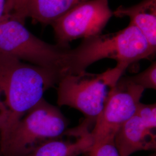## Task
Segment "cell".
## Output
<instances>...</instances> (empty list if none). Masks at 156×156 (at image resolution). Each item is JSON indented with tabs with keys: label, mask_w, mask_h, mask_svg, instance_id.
<instances>
[{
	"label": "cell",
	"mask_w": 156,
	"mask_h": 156,
	"mask_svg": "<svg viewBox=\"0 0 156 156\" xmlns=\"http://www.w3.org/2000/svg\"><path fill=\"white\" fill-rule=\"evenodd\" d=\"M2 93L0 90V130L5 123L8 115V111L5 104L4 102V100H3L2 98Z\"/></svg>",
	"instance_id": "2e32d148"
},
{
	"label": "cell",
	"mask_w": 156,
	"mask_h": 156,
	"mask_svg": "<svg viewBox=\"0 0 156 156\" xmlns=\"http://www.w3.org/2000/svg\"><path fill=\"white\" fill-rule=\"evenodd\" d=\"M150 156H156V154L154 153V154H151V155Z\"/></svg>",
	"instance_id": "ac0fdd59"
},
{
	"label": "cell",
	"mask_w": 156,
	"mask_h": 156,
	"mask_svg": "<svg viewBox=\"0 0 156 156\" xmlns=\"http://www.w3.org/2000/svg\"><path fill=\"white\" fill-rule=\"evenodd\" d=\"M95 156H120L114 142H108L98 149Z\"/></svg>",
	"instance_id": "9a60e30c"
},
{
	"label": "cell",
	"mask_w": 156,
	"mask_h": 156,
	"mask_svg": "<svg viewBox=\"0 0 156 156\" xmlns=\"http://www.w3.org/2000/svg\"><path fill=\"white\" fill-rule=\"evenodd\" d=\"M69 49L41 40L10 15L0 20V55L54 70L62 76L69 73Z\"/></svg>",
	"instance_id": "5b68a950"
},
{
	"label": "cell",
	"mask_w": 156,
	"mask_h": 156,
	"mask_svg": "<svg viewBox=\"0 0 156 156\" xmlns=\"http://www.w3.org/2000/svg\"><path fill=\"white\" fill-rule=\"evenodd\" d=\"M144 90L128 76L119 79L91 131L93 146L88 156H95L101 146L114 142L118 130L135 113Z\"/></svg>",
	"instance_id": "8992f818"
},
{
	"label": "cell",
	"mask_w": 156,
	"mask_h": 156,
	"mask_svg": "<svg viewBox=\"0 0 156 156\" xmlns=\"http://www.w3.org/2000/svg\"><path fill=\"white\" fill-rule=\"evenodd\" d=\"M62 77L54 70L0 55V90L8 111L0 138L43 98L46 90L57 85Z\"/></svg>",
	"instance_id": "6da1fadb"
},
{
	"label": "cell",
	"mask_w": 156,
	"mask_h": 156,
	"mask_svg": "<svg viewBox=\"0 0 156 156\" xmlns=\"http://www.w3.org/2000/svg\"><path fill=\"white\" fill-rule=\"evenodd\" d=\"M128 78L134 83L141 87L144 90L146 89L156 90V62H153L144 71L135 76H128Z\"/></svg>",
	"instance_id": "7c38bea8"
},
{
	"label": "cell",
	"mask_w": 156,
	"mask_h": 156,
	"mask_svg": "<svg viewBox=\"0 0 156 156\" xmlns=\"http://www.w3.org/2000/svg\"><path fill=\"white\" fill-rule=\"evenodd\" d=\"M113 15L108 0H89L78 4L51 23L57 45L69 48V43L75 39L100 35Z\"/></svg>",
	"instance_id": "52a82bcc"
},
{
	"label": "cell",
	"mask_w": 156,
	"mask_h": 156,
	"mask_svg": "<svg viewBox=\"0 0 156 156\" xmlns=\"http://www.w3.org/2000/svg\"><path fill=\"white\" fill-rule=\"evenodd\" d=\"M153 49L144 36L135 26L129 24L123 30L84 39L74 49L69 50V73L86 71L95 62L111 58L117 66L126 69L135 62L154 56Z\"/></svg>",
	"instance_id": "7a4b0ae2"
},
{
	"label": "cell",
	"mask_w": 156,
	"mask_h": 156,
	"mask_svg": "<svg viewBox=\"0 0 156 156\" xmlns=\"http://www.w3.org/2000/svg\"><path fill=\"white\" fill-rule=\"evenodd\" d=\"M135 114L140 117L147 128L156 131V104H144L140 102L137 107Z\"/></svg>",
	"instance_id": "4fadbf2b"
},
{
	"label": "cell",
	"mask_w": 156,
	"mask_h": 156,
	"mask_svg": "<svg viewBox=\"0 0 156 156\" xmlns=\"http://www.w3.org/2000/svg\"><path fill=\"white\" fill-rule=\"evenodd\" d=\"M126 69L116 66L101 73L86 71L62 76L57 83V104L82 112L94 125L112 88Z\"/></svg>",
	"instance_id": "277c9868"
},
{
	"label": "cell",
	"mask_w": 156,
	"mask_h": 156,
	"mask_svg": "<svg viewBox=\"0 0 156 156\" xmlns=\"http://www.w3.org/2000/svg\"><path fill=\"white\" fill-rule=\"evenodd\" d=\"M156 131L147 128L135 113L118 130L114 138L120 156H129L139 151H155Z\"/></svg>",
	"instance_id": "9c48e42d"
},
{
	"label": "cell",
	"mask_w": 156,
	"mask_h": 156,
	"mask_svg": "<svg viewBox=\"0 0 156 156\" xmlns=\"http://www.w3.org/2000/svg\"><path fill=\"white\" fill-rule=\"evenodd\" d=\"M92 128L89 122L84 120L77 127L67 130V138H64L65 133L60 138L45 141L24 156H79L89 153L93 146Z\"/></svg>",
	"instance_id": "ba28073f"
},
{
	"label": "cell",
	"mask_w": 156,
	"mask_h": 156,
	"mask_svg": "<svg viewBox=\"0 0 156 156\" xmlns=\"http://www.w3.org/2000/svg\"><path fill=\"white\" fill-rule=\"evenodd\" d=\"M29 2L30 0H9V15L24 23L28 17Z\"/></svg>",
	"instance_id": "5bb4252c"
},
{
	"label": "cell",
	"mask_w": 156,
	"mask_h": 156,
	"mask_svg": "<svg viewBox=\"0 0 156 156\" xmlns=\"http://www.w3.org/2000/svg\"><path fill=\"white\" fill-rule=\"evenodd\" d=\"M89 0H30L28 17L35 22L51 24L71 8Z\"/></svg>",
	"instance_id": "8fae6325"
},
{
	"label": "cell",
	"mask_w": 156,
	"mask_h": 156,
	"mask_svg": "<svg viewBox=\"0 0 156 156\" xmlns=\"http://www.w3.org/2000/svg\"><path fill=\"white\" fill-rule=\"evenodd\" d=\"M69 123L57 107L43 98L0 138V152L2 156H24L45 141L63 136Z\"/></svg>",
	"instance_id": "3957f363"
},
{
	"label": "cell",
	"mask_w": 156,
	"mask_h": 156,
	"mask_svg": "<svg viewBox=\"0 0 156 156\" xmlns=\"http://www.w3.org/2000/svg\"><path fill=\"white\" fill-rule=\"evenodd\" d=\"M113 14L118 17H129V24L138 28L151 48L156 50V0H142L129 7L120 6Z\"/></svg>",
	"instance_id": "30bf717a"
},
{
	"label": "cell",
	"mask_w": 156,
	"mask_h": 156,
	"mask_svg": "<svg viewBox=\"0 0 156 156\" xmlns=\"http://www.w3.org/2000/svg\"><path fill=\"white\" fill-rule=\"evenodd\" d=\"M6 15H9V0H0V20Z\"/></svg>",
	"instance_id": "e0dca14e"
}]
</instances>
